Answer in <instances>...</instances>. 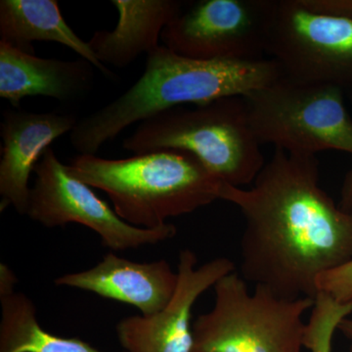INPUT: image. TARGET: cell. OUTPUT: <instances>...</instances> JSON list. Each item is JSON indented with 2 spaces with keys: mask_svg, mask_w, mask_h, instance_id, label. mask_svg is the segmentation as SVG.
<instances>
[{
  "mask_svg": "<svg viewBox=\"0 0 352 352\" xmlns=\"http://www.w3.org/2000/svg\"><path fill=\"white\" fill-rule=\"evenodd\" d=\"M220 200L244 217L241 276L277 296L314 300L318 277L352 259V210L322 188L316 155L275 148L251 188L223 183Z\"/></svg>",
  "mask_w": 352,
  "mask_h": 352,
  "instance_id": "1",
  "label": "cell"
},
{
  "mask_svg": "<svg viewBox=\"0 0 352 352\" xmlns=\"http://www.w3.org/2000/svg\"><path fill=\"white\" fill-rule=\"evenodd\" d=\"M283 75L268 57L198 60L176 54L163 44L147 55L138 82L117 99L78 120L71 143L80 155H95L127 126L179 106L201 105L242 96Z\"/></svg>",
  "mask_w": 352,
  "mask_h": 352,
  "instance_id": "2",
  "label": "cell"
},
{
  "mask_svg": "<svg viewBox=\"0 0 352 352\" xmlns=\"http://www.w3.org/2000/svg\"><path fill=\"white\" fill-rule=\"evenodd\" d=\"M67 170L78 182L106 192L120 219L139 228H157L220 200L224 183L195 156L178 150L120 160L78 155Z\"/></svg>",
  "mask_w": 352,
  "mask_h": 352,
  "instance_id": "3",
  "label": "cell"
},
{
  "mask_svg": "<svg viewBox=\"0 0 352 352\" xmlns=\"http://www.w3.org/2000/svg\"><path fill=\"white\" fill-rule=\"evenodd\" d=\"M244 97L164 111L141 122L122 147L134 155L178 150L195 156L222 182L244 188L265 166Z\"/></svg>",
  "mask_w": 352,
  "mask_h": 352,
  "instance_id": "4",
  "label": "cell"
},
{
  "mask_svg": "<svg viewBox=\"0 0 352 352\" xmlns=\"http://www.w3.org/2000/svg\"><path fill=\"white\" fill-rule=\"evenodd\" d=\"M214 291V307L193 322L192 352H302L314 298H282L263 286L250 292L237 271Z\"/></svg>",
  "mask_w": 352,
  "mask_h": 352,
  "instance_id": "5",
  "label": "cell"
},
{
  "mask_svg": "<svg viewBox=\"0 0 352 352\" xmlns=\"http://www.w3.org/2000/svg\"><path fill=\"white\" fill-rule=\"evenodd\" d=\"M244 100L261 144L296 154L327 150L352 154V120L342 88L282 75Z\"/></svg>",
  "mask_w": 352,
  "mask_h": 352,
  "instance_id": "6",
  "label": "cell"
},
{
  "mask_svg": "<svg viewBox=\"0 0 352 352\" xmlns=\"http://www.w3.org/2000/svg\"><path fill=\"white\" fill-rule=\"evenodd\" d=\"M266 55L289 78L352 90V19L274 0Z\"/></svg>",
  "mask_w": 352,
  "mask_h": 352,
  "instance_id": "7",
  "label": "cell"
},
{
  "mask_svg": "<svg viewBox=\"0 0 352 352\" xmlns=\"http://www.w3.org/2000/svg\"><path fill=\"white\" fill-rule=\"evenodd\" d=\"M34 173L36 178L30 191L25 215L41 226L53 228L80 224L98 234L104 247L113 251L157 244L177 233L170 223L152 229L127 223L88 185L69 175L52 148L46 150Z\"/></svg>",
  "mask_w": 352,
  "mask_h": 352,
  "instance_id": "8",
  "label": "cell"
},
{
  "mask_svg": "<svg viewBox=\"0 0 352 352\" xmlns=\"http://www.w3.org/2000/svg\"><path fill=\"white\" fill-rule=\"evenodd\" d=\"M273 6L274 0L185 2L161 39L168 50L192 59L264 58Z\"/></svg>",
  "mask_w": 352,
  "mask_h": 352,
  "instance_id": "9",
  "label": "cell"
},
{
  "mask_svg": "<svg viewBox=\"0 0 352 352\" xmlns=\"http://www.w3.org/2000/svg\"><path fill=\"white\" fill-rule=\"evenodd\" d=\"M195 252L182 250L178 261V284L170 302L152 316H129L118 323V339L124 352H192L194 346L192 310L208 289L229 273L235 263L217 258L197 267Z\"/></svg>",
  "mask_w": 352,
  "mask_h": 352,
  "instance_id": "10",
  "label": "cell"
},
{
  "mask_svg": "<svg viewBox=\"0 0 352 352\" xmlns=\"http://www.w3.org/2000/svg\"><path fill=\"white\" fill-rule=\"evenodd\" d=\"M78 120L74 113H31L6 110L0 124V210L13 206L25 215L29 203V180L39 160L53 141L71 132Z\"/></svg>",
  "mask_w": 352,
  "mask_h": 352,
  "instance_id": "11",
  "label": "cell"
},
{
  "mask_svg": "<svg viewBox=\"0 0 352 352\" xmlns=\"http://www.w3.org/2000/svg\"><path fill=\"white\" fill-rule=\"evenodd\" d=\"M54 282L57 286L132 305L142 316H152L170 302L177 288L178 273L164 259L136 263L109 252L94 267L63 275Z\"/></svg>",
  "mask_w": 352,
  "mask_h": 352,
  "instance_id": "12",
  "label": "cell"
},
{
  "mask_svg": "<svg viewBox=\"0 0 352 352\" xmlns=\"http://www.w3.org/2000/svg\"><path fill=\"white\" fill-rule=\"evenodd\" d=\"M92 65L46 59L0 41V97L19 108L25 97H50L61 102L82 99L94 85Z\"/></svg>",
  "mask_w": 352,
  "mask_h": 352,
  "instance_id": "13",
  "label": "cell"
},
{
  "mask_svg": "<svg viewBox=\"0 0 352 352\" xmlns=\"http://www.w3.org/2000/svg\"><path fill=\"white\" fill-rule=\"evenodd\" d=\"M119 22L113 31L95 32L89 41L102 64L126 68L140 55L150 54L161 44L164 28L185 1L179 0H113Z\"/></svg>",
  "mask_w": 352,
  "mask_h": 352,
  "instance_id": "14",
  "label": "cell"
},
{
  "mask_svg": "<svg viewBox=\"0 0 352 352\" xmlns=\"http://www.w3.org/2000/svg\"><path fill=\"white\" fill-rule=\"evenodd\" d=\"M0 41L34 54L32 41H52L75 51L107 78L113 73L92 52L62 16L56 0H1Z\"/></svg>",
  "mask_w": 352,
  "mask_h": 352,
  "instance_id": "15",
  "label": "cell"
},
{
  "mask_svg": "<svg viewBox=\"0 0 352 352\" xmlns=\"http://www.w3.org/2000/svg\"><path fill=\"white\" fill-rule=\"evenodd\" d=\"M17 282L13 271L0 264V352H104L80 338L46 331L39 324L34 302L14 291Z\"/></svg>",
  "mask_w": 352,
  "mask_h": 352,
  "instance_id": "16",
  "label": "cell"
},
{
  "mask_svg": "<svg viewBox=\"0 0 352 352\" xmlns=\"http://www.w3.org/2000/svg\"><path fill=\"white\" fill-rule=\"evenodd\" d=\"M305 335V349L310 352H332L333 335L340 322L352 314V302H338L319 292L310 310Z\"/></svg>",
  "mask_w": 352,
  "mask_h": 352,
  "instance_id": "17",
  "label": "cell"
},
{
  "mask_svg": "<svg viewBox=\"0 0 352 352\" xmlns=\"http://www.w3.org/2000/svg\"><path fill=\"white\" fill-rule=\"evenodd\" d=\"M316 287L318 293L327 294L338 302H352V259L321 274L317 279Z\"/></svg>",
  "mask_w": 352,
  "mask_h": 352,
  "instance_id": "18",
  "label": "cell"
},
{
  "mask_svg": "<svg viewBox=\"0 0 352 352\" xmlns=\"http://www.w3.org/2000/svg\"><path fill=\"white\" fill-rule=\"evenodd\" d=\"M338 204L344 210H352V168L346 173L344 182H342L340 201Z\"/></svg>",
  "mask_w": 352,
  "mask_h": 352,
  "instance_id": "19",
  "label": "cell"
},
{
  "mask_svg": "<svg viewBox=\"0 0 352 352\" xmlns=\"http://www.w3.org/2000/svg\"><path fill=\"white\" fill-rule=\"evenodd\" d=\"M338 330L344 333L347 339L351 340L352 342V318H349V316L344 318V320H342L339 327H338Z\"/></svg>",
  "mask_w": 352,
  "mask_h": 352,
  "instance_id": "20",
  "label": "cell"
},
{
  "mask_svg": "<svg viewBox=\"0 0 352 352\" xmlns=\"http://www.w3.org/2000/svg\"><path fill=\"white\" fill-rule=\"evenodd\" d=\"M351 352H352V346H351Z\"/></svg>",
  "mask_w": 352,
  "mask_h": 352,
  "instance_id": "21",
  "label": "cell"
}]
</instances>
